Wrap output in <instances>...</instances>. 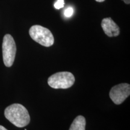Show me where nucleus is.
Instances as JSON below:
<instances>
[{"label":"nucleus","instance_id":"obj_1","mask_svg":"<svg viewBox=\"0 0 130 130\" xmlns=\"http://www.w3.org/2000/svg\"><path fill=\"white\" fill-rule=\"evenodd\" d=\"M4 116L8 121L18 128L28 125L30 122L28 110L20 104H13L8 106L4 110Z\"/></svg>","mask_w":130,"mask_h":130},{"label":"nucleus","instance_id":"obj_2","mask_svg":"<svg viewBox=\"0 0 130 130\" xmlns=\"http://www.w3.org/2000/svg\"><path fill=\"white\" fill-rule=\"evenodd\" d=\"M29 34L32 40L42 46L50 47L54 44V38L51 31L41 25L32 26L29 30Z\"/></svg>","mask_w":130,"mask_h":130},{"label":"nucleus","instance_id":"obj_3","mask_svg":"<svg viewBox=\"0 0 130 130\" xmlns=\"http://www.w3.org/2000/svg\"><path fill=\"white\" fill-rule=\"evenodd\" d=\"M75 79L72 73L59 72L52 75L48 79V85L53 89H66L74 85Z\"/></svg>","mask_w":130,"mask_h":130},{"label":"nucleus","instance_id":"obj_4","mask_svg":"<svg viewBox=\"0 0 130 130\" xmlns=\"http://www.w3.org/2000/svg\"><path fill=\"white\" fill-rule=\"evenodd\" d=\"M3 61L6 67H11L13 64L16 56V46L15 42L10 35L7 34L3 38Z\"/></svg>","mask_w":130,"mask_h":130},{"label":"nucleus","instance_id":"obj_5","mask_svg":"<svg viewBox=\"0 0 130 130\" xmlns=\"http://www.w3.org/2000/svg\"><path fill=\"white\" fill-rule=\"evenodd\" d=\"M130 95V85L121 83L113 86L110 91V99L115 104H121Z\"/></svg>","mask_w":130,"mask_h":130},{"label":"nucleus","instance_id":"obj_6","mask_svg":"<svg viewBox=\"0 0 130 130\" xmlns=\"http://www.w3.org/2000/svg\"><path fill=\"white\" fill-rule=\"evenodd\" d=\"M101 27L105 35L108 37H116L119 35V27L111 18H107L102 19Z\"/></svg>","mask_w":130,"mask_h":130},{"label":"nucleus","instance_id":"obj_7","mask_svg":"<svg viewBox=\"0 0 130 130\" xmlns=\"http://www.w3.org/2000/svg\"><path fill=\"white\" fill-rule=\"evenodd\" d=\"M86 119L79 115L75 118L69 130H86Z\"/></svg>","mask_w":130,"mask_h":130},{"label":"nucleus","instance_id":"obj_8","mask_svg":"<svg viewBox=\"0 0 130 130\" xmlns=\"http://www.w3.org/2000/svg\"><path fill=\"white\" fill-rule=\"evenodd\" d=\"M74 13V9L72 7H69L65 10L64 11V16L67 18L71 17Z\"/></svg>","mask_w":130,"mask_h":130},{"label":"nucleus","instance_id":"obj_9","mask_svg":"<svg viewBox=\"0 0 130 130\" xmlns=\"http://www.w3.org/2000/svg\"><path fill=\"white\" fill-rule=\"evenodd\" d=\"M64 0H57V2L55 3L54 7L57 9H60L64 7Z\"/></svg>","mask_w":130,"mask_h":130},{"label":"nucleus","instance_id":"obj_10","mask_svg":"<svg viewBox=\"0 0 130 130\" xmlns=\"http://www.w3.org/2000/svg\"><path fill=\"white\" fill-rule=\"evenodd\" d=\"M124 1V3L126 4H129L130 3V0H123Z\"/></svg>","mask_w":130,"mask_h":130},{"label":"nucleus","instance_id":"obj_11","mask_svg":"<svg viewBox=\"0 0 130 130\" xmlns=\"http://www.w3.org/2000/svg\"><path fill=\"white\" fill-rule=\"evenodd\" d=\"M0 130H8L2 125H0Z\"/></svg>","mask_w":130,"mask_h":130},{"label":"nucleus","instance_id":"obj_12","mask_svg":"<svg viewBox=\"0 0 130 130\" xmlns=\"http://www.w3.org/2000/svg\"><path fill=\"white\" fill-rule=\"evenodd\" d=\"M96 1H97V2H100V3H101V2H104V1H105V0H95Z\"/></svg>","mask_w":130,"mask_h":130}]
</instances>
